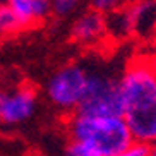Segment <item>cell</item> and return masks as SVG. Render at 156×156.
<instances>
[{
	"label": "cell",
	"instance_id": "6da1fadb",
	"mask_svg": "<svg viewBox=\"0 0 156 156\" xmlns=\"http://www.w3.org/2000/svg\"><path fill=\"white\" fill-rule=\"evenodd\" d=\"M122 117L136 142L156 144V58L137 57L119 79Z\"/></svg>",
	"mask_w": 156,
	"mask_h": 156
},
{
	"label": "cell",
	"instance_id": "7a4b0ae2",
	"mask_svg": "<svg viewBox=\"0 0 156 156\" xmlns=\"http://www.w3.org/2000/svg\"><path fill=\"white\" fill-rule=\"evenodd\" d=\"M69 141L84 142L101 156H113L134 142L124 117H100L74 112L65 119Z\"/></svg>",
	"mask_w": 156,
	"mask_h": 156
},
{
	"label": "cell",
	"instance_id": "3957f363",
	"mask_svg": "<svg viewBox=\"0 0 156 156\" xmlns=\"http://www.w3.org/2000/svg\"><path fill=\"white\" fill-rule=\"evenodd\" d=\"M89 72L77 64L60 67L46 83L48 100L67 115L77 112L84 100Z\"/></svg>",
	"mask_w": 156,
	"mask_h": 156
},
{
	"label": "cell",
	"instance_id": "277c9868",
	"mask_svg": "<svg viewBox=\"0 0 156 156\" xmlns=\"http://www.w3.org/2000/svg\"><path fill=\"white\" fill-rule=\"evenodd\" d=\"M77 112L100 117H122V96L119 81L101 74H89L87 89Z\"/></svg>",
	"mask_w": 156,
	"mask_h": 156
},
{
	"label": "cell",
	"instance_id": "5b68a950",
	"mask_svg": "<svg viewBox=\"0 0 156 156\" xmlns=\"http://www.w3.org/2000/svg\"><path fill=\"white\" fill-rule=\"evenodd\" d=\"M36 108V89L19 86L12 91H0V122L16 125L31 119Z\"/></svg>",
	"mask_w": 156,
	"mask_h": 156
},
{
	"label": "cell",
	"instance_id": "8992f818",
	"mask_svg": "<svg viewBox=\"0 0 156 156\" xmlns=\"http://www.w3.org/2000/svg\"><path fill=\"white\" fill-rule=\"evenodd\" d=\"M106 33V17L96 10L84 12L70 28V38L76 43L81 45H91L96 43L103 34Z\"/></svg>",
	"mask_w": 156,
	"mask_h": 156
},
{
	"label": "cell",
	"instance_id": "52a82bcc",
	"mask_svg": "<svg viewBox=\"0 0 156 156\" xmlns=\"http://www.w3.org/2000/svg\"><path fill=\"white\" fill-rule=\"evenodd\" d=\"M7 5L17 16L24 29L38 26L51 14V0H9Z\"/></svg>",
	"mask_w": 156,
	"mask_h": 156
},
{
	"label": "cell",
	"instance_id": "ba28073f",
	"mask_svg": "<svg viewBox=\"0 0 156 156\" xmlns=\"http://www.w3.org/2000/svg\"><path fill=\"white\" fill-rule=\"evenodd\" d=\"M24 31V26L7 4H0V38Z\"/></svg>",
	"mask_w": 156,
	"mask_h": 156
},
{
	"label": "cell",
	"instance_id": "9c48e42d",
	"mask_svg": "<svg viewBox=\"0 0 156 156\" xmlns=\"http://www.w3.org/2000/svg\"><path fill=\"white\" fill-rule=\"evenodd\" d=\"M67 156H101V154L96 149H93L91 146L84 144V142L69 141V144H67Z\"/></svg>",
	"mask_w": 156,
	"mask_h": 156
},
{
	"label": "cell",
	"instance_id": "30bf717a",
	"mask_svg": "<svg viewBox=\"0 0 156 156\" xmlns=\"http://www.w3.org/2000/svg\"><path fill=\"white\" fill-rule=\"evenodd\" d=\"M91 5H93V10L105 16L119 10L124 5V0H91Z\"/></svg>",
	"mask_w": 156,
	"mask_h": 156
},
{
	"label": "cell",
	"instance_id": "8fae6325",
	"mask_svg": "<svg viewBox=\"0 0 156 156\" xmlns=\"http://www.w3.org/2000/svg\"><path fill=\"white\" fill-rule=\"evenodd\" d=\"M79 0H51V12L57 16H65L76 9Z\"/></svg>",
	"mask_w": 156,
	"mask_h": 156
},
{
	"label": "cell",
	"instance_id": "7c38bea8",
	"mask_svg": "<svg viewBox=\"0 0 156 156\" xmlns=\"http://www.w3.org/2000/svg\"><path fill=\"white\" fill-rule=\"evenodd\" d=\"M113 156H149V146L134 141L130 146H127L125 149H122L120 153H117Z\"/></svg>",
	"mask_w": 156,
	"mask_h": 156
},
{
	"label": "cell",
	"instance_id": "4fadbf2b",
	"mask_svg": "<svg viewBox=\"0 0 156 156\" xmlns=\"http://www.w3.org/2000/svg\"><path fill=\"white\" fill-rule=\"evenodd\" d=\"M149 156H156V144L154 146H149Z\"/></svg>",
	"mask_w": 156,
	"mask_h": 156
},
{
	"label": "cell",
	"instance_id": "5bb4252c",
	"mask_svg": "<svg viewBox=\"0 0 156 156\" xmlns=\"http://www.w3.org/2000/svg\"><path fill=\"white\" fill-rule=\"evenodd\" d=\"M7 2H9V0H0V4H7Z\"/></svg>",
	"mask_w": 156,
	"mask_h": 156
}]
</instances>
